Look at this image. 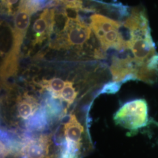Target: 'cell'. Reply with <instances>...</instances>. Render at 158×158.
I'll use <instances>...</instances> for the list:
<instances>
[{"label":"cell","mask_w":158,"mask_h":158,"mask_svg":"<svg viewBox=\"0 0 158 158\" xmlns=\"http://www.w3.org/2000/svg\"><path fill=\"white\" fill-rule=\"evenodd\" d=\"M77 96V91L74 88L73 84L72 81H66V85L62 91L60 97L69 105L73 104Z\"/></svg>","instance_id":"obj_11"},{"label":"cell","mask_w":158,"mask_h":158,"mask_svg":"<svg viewBox=\"0 0 158 158\" xmlns=\"http://www.w3.org/2000/svg\"><path fill=\"white\" fill-rule=\"evenodd\" d=\"M116 124L131 132H137L148 124V106L144 99H136L124 103L114 115Z\"/></svg>","instance_id":"obj_1"},{"label":"cell","mask_w":158,"mask_h":158,"mask_svg":"<svg viewBox=\"0 0 158 158\" xmlns=\"http://www.w3.org/2000/svg\"><path fill=\"white\" fill-rule=\"evenodd\" d=\"M40 85L44 89L51 92L55 97L60 98V95L66 85V81L59 78H53L48 80H43Z\"/></svg>","instance_id":"obj_10"},{"label":"cell","mask_w":158,"mask_h":158,"mask_svg":"<svg viewBox=\"0 0 158 158\" xmlns=\"http://www.w3.org/2000/svg\"><path fill=\"white\" fill-rule=\"evenodd\" d=\"M51 141L48 136L36 138L27 137L25 139L21 153L27 158H50Z\"/></svg>","instance_id":"obj_5"},{"label":"cell","mask_w":158,"mask_h":158,"mask_svg":"<svg viewBox=\"0 0 158 158\" xmlns=\"http://www.w3.org/2000/svg\"><path fill=\"white\" fill-rule=\"evenodd\" d=\"M90 27L97 39L109 31L120 28L123 25L118 21L100 14H93L90 17Z\"/></svg>","instance_id":"obj_6"},{"label":"cell","mask_w":158,"mask_h":158,"mask_svg":"<svg viewBox=\"0 0 158 158\" xmlns=\"http://www.w3.org/2000/svg\"><path fill=\"white\" fill-rule=\"evenodd\" d=\"M64 131L66 139L81 146V136L83 127L79 123L75 115H69V119L64 124Z\"/></svg>","instance_id":"obj_7"},{"label":"cell","mask_w":158,"mask_h":158,"mask_svg":"<svg viewBox=\"0 0 158 158\" xmlns=\"http://www.w3.org/2000/svg\"><path fill=\"white\" fill-rule=\"evenodd\" d=\"M38 104L32 97L25 95L18 100L17 109L19 116L22 118L28 119L38 110Z\"/></svg>","instance_id":"obj_9"},{"label":"cell","mask_w":158,"mask_h":158,"mask_svg":"<svg viewBox=\"0 0 158 158\" xmlns=\"http://www.w3.org/2000/svg\"><path fill=\"white\" fill-rule=\"evenodd\" d=\"M53 4H62L64 9H70L75 11H82L83 2L81 0H50Z\"/></svg>","instance_id":"obj_13"},{"label":"cell","mask_w":158,"mask_h":158,"mask_svg":"<svg viewBox=\"0 0 158 158\" xmlns=\"http://www.w3.org/2000/svg\"><path fill=\"white\" fill-rule=\"evenodd\" d=\"M122 84L115 82V81H110L108 82L102 87V90L99 92L98 94H115L118 91L121 85Z\"/></svg>","instance_id":"obj_14"},{"label":"cell","mask_w":158,"mask_h":158,"mask_svg":"<svg viewBox=\"0 0 158 158\" xmlns=\"http://www.w3.org/2000/svg\"><path fill=\"white\" fill-rule=\"evenodd\" d=\"M18 1L19 0H1L2 11H6L8 15L13 14L14 10Z\"/></svg>","instance_id":"obj_15"},{"label":"cell","mask_w":158,"mask_h":158,"mask_svg":"<svg viewBox=\"0 0 158 158\" xmlns=\"http://www.w3.org/2000/svg\"><path fill=\"white\" fill-rule=\"evenodd\" d=\"M62 31L59 34L53 46L57 48H68L70 46L81 48L90 38L91 28L77 15L68 17Z\"/></svg>","instance_id":"obj_2"},{"label":"cell","mask_w":158,"mask_h":158,"mask_svg":"<svg viewBox=\"0 0 158 158\" xmlns=\"http://www.w3.org/2000/svg\"><path fill=\"white\" fill-rule=\"evenodd\" d=\"M31 13L23 7H18L14 19V29L12 30L13 45L12 51L19 52L27 32L30 25Z\"/></svg>","instance_id":"obj_4"},{"label":"cell","mask_w":158,"mask_h":158,"mask_svg":"<svg viewBox=\"0 0 158 158\" xmlns=\"http://www.w3.org/2000/svg\"><path fill=\"white\" fill-rule=\"evenodd\" d=\"M45 0H19L18 7H23L33 14L42 7Z\"/></svg>","instance_id":"obj_12"},{"label":"cell","mask_w":158,"mask_h":158,"mask_svg":"<svg viewBox=\"0 0 158 158\" xmlns=\"http://www.w3.org/2000/svg\"><path fill=\"white\" fill-rule=\"evenodd\" d=\"M55 10L46 8L35 21L32 27L35 40L33 45L40 44L50 37L54 30Z\"/></svg>","instance_id":"obj_3"},{"label":"cell","mask_w":158,"mask_h":158,"mask_svg":"<svg viewBox=\"0 0 158 158\" xmlns=\"http://www.w3.org/2000/svg\"><path fill=\"white\" fill-rule=\"evenodd\" d=\"M48 120L45 107L43 105L28 119L26 125L29 130L42 131L47 127Z\"/></svg>","instance_id":"obj_8"}]
</instances>
